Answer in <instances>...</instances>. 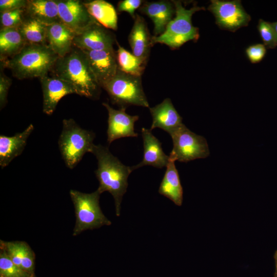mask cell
<instances>
[{
	"label": "cell",
	"instance_id": "6da1fadb",
	"mask_svg": "<svg viewBox=\"0 0 277 277\" xmlns=\"http://www.w3.org/2000/svg\"><path fill=\"white\" fill-rule=\"evenodd\" d=\"M91 153L97 161V168L95 171L99 182L97 190L101 194L105 191L111 194L114 200L116 215L119 216L122 198L128 185V177L133 170L131 167L121 162L106 146L94 144Z\"/></svg>",
	"mask_w": 277,
	"mask_h": 277
},
{
	"label": "cell",
	"instance_id": "7a4b0ae2",
	"mask_svg": "<svg viewBox=\"0 0 277 277\" xmlns=\"http://www.w3.org/2000/svg\"><path fill=\"white\" fill-rule=\"evenodd\" d=\"M52 71L54 76L70 83L76 94L96 98L100 88L84 52L74 46L63 57H58Z\"/></svg>",
	"mask_w": 277,
	"mask_h": 277
},
{
	"label": "cell",
	"instance_id": "3957f363",
	"mask_svg": "<svg viewBox=\"0 0 277 277\" xmlns=\"http://www.w3.org/2000/svg\"><path fill=\"white\" fill-rule=\"evenodd\" d=\"M58 57L46 44H27L3 65L19 80L40 78L51 71Z\"/></svg>",
	"mask_w": 277,
	"mask_h": 277
},
{
	"label": "cell",
	"instance_id": "277c9868",
	"mask_svg": "<svg viewBox=\"0 0 277 277\" xmlns=\"http://www.w3.org/2000/svg\"><path fill=\"white\" fill-rule=\"evenodd\" d=\"M175 8V17L168 24L165 31L159 36H152V46L160 43L171 49L179 48L190 41H196L199 37V28L192 23V16L205 8L194 6L190 9L184 7L181 1H172Z\"/></svg>",
	"mask_w": 277,
	"mask_h": 277
},
{
	"label": "cell",
	"instance_id": "5b68a950",
	"mask_svg": "<svg viewBox=\"0 0 277 277\" xmlns=\"http://www.w3.org/2000/svg\"><path fill=\"white\" fill-rule=\"evenodd\" d=\"M95 134L82 128L72 118L63 121V128L58 139V147L67 167L76 166L87 152H91Z\"/></svg>",
	"mask_w": 277,
	"mask_h": 277
},
{
	"label": "cell",
	"instance_id": "8992f818",
	"mask_svg": "<svg viewBox=\"0 0 277 277\" xmlns=\"http://www.w3.org/2000/svg\"><path fill=\"white\" fill-rule=\"evenodd\" d=\"M69 194L74 205L75 215V224L72 232L73 236L87 230L97 229L103 226L111 224L100 206L101 193L97 189L90 193L71 189Z\"/></svg>",
	"mask_w": 277,
	"mask_h": 277
},
{
	"label": "cell",
	"instance_id": "52a82bcc",
	"mask_svg": "<svg viewBox=\"0 0 277 277\" xmlns=\"http://www.w3.org/2000/svg\"><path fill=\"white\" fill-rule=\"evenodd\" d=\"M113 103L121 108L134 105L149 108L141 76L126 73L119 68L115 75L103 87Z\"/></svg>",
	"mask_w": 277,
	"mask_h": 277
},
{
	"label": "cell",
	"instance_id": "ba28073f",
	"mask_svg": "<svg viewBox=\"0 0 277 277\" xmlns=\"http://www.w3.org/2000/svg\"><path fill=\"white\" fill-rule=\"evenodd\" d=\"M170 135L173 147L169 157L174 161L186 163L210 154L206 138L192 132L184 124Z\"/></svg>",
	"mask_w": 277,
	"mask_h": 277
},
{
	"label": "cell",
	"instance_id": "9c48e42d",
	"mask_svg": "<svg viewBox=\"0 0 277 277\" xmlns=\"http://www.w3.org/2000/svg\"><path fill=\"white\" fill-rule=\"evenodd\" d=\"M210 2L208 9L214 15L216 23L221 28L233 32L248 25L251 17L240 1Z\"/></svg>",
	"mask_w": 277,
	"mask_h": 277
},
{
	"label": "cell",
	"instance_id": "30bf717a",
	"mask_svg": "<svg viewBox=\"0 0 277 277\" xmlns=\"http://www.w3.org/2000/svg\"><path fill=\"white\" fill-rule=\"evenodd\" d=\"M115 41L112 34L98 22L93 23L75 34L73 46L81 50H114Z\"/></svg>",
	"mask_w": 277,
	"mask_h": 277
},
{
	"label": "cell",
	"instance_id": "8fae6325",
	"mask_svg": "<svg viewBox=\"0 0 277 277\" xmlns=\"http://www.w3.org/2000/svg\"><path fill=\"white\" fill-rule=\"evenodd\" d=\"M62 23L75 34L97 22L89 13L84 2L78 0L56 1Z\"/></svg>",
	"mask_w": 277,
	"mask_h": 277
},
{
	"label": "cell",
	"instance_id": "7c38bea8",
	"mask_svg": "<svg viewBox=\"0 0 277 277\" xmlns=\"http://www.w3.org/2000/svg\"><path fill=\"white\" fill-rule=\"evenodd\" d=\"M86 55L90 68L102 88L116 74L118 68L114 50H82Z\"/></svg>",
	"mask_w": 277,
	"mask_h": 277
},
{
	"label": "cell",
	"instance_id": "4fadbf2b",
	"mask_svg": "<svg viewBox=\"0 0 277 277\" xmlns=\"http://www.w3.org/2000/svg\"><path fill=\"white\" fill-rule=\"evenodd\" d=\"M103 105L108 111L107 142L111 144L115 140L125 137H136L134 131V124L138 120V115H130L126 112V108L116 110L108 104Z\"/></svg>",
	"mask_w": 277,
	"mask_h": 277
},
{
	"label": "cell",
	"instance_id": "5bb4252c",
	"mask_svg": "<svg viewBox=\"0 0 277 277\" xmlns=\"http://www.w3.org/2000/svg\"><path fill=\"white\" fill-rule=\"evenodd\" d=\"M43 91V111L51 115L62 98L70 94H76L74 87L68 82L56 76L47 75L40 78Z\"/></svg>",
	"mask_w": 277,
	"mask_h": 277
},
{
	"label": "cell",
	"instance_id": "9a60e30c",
	"mask_svg": "<svg viewBox=\"0 0 277 277\" xmlns=\"http://www.w3.org/2000/svg\"><path fill=\"white\" fill-rule=\"evenodd\" d=\"M149 110L152 117L151 130L159 128L170 134L184 124L182 117L169 98H166L160 104L149 108Z\"/></svg>",
	"mask_w": 277,
	"mask_h": 277
},
{
	"label": "cell",
	"instance_id": "2e32d148",
	"mask_svg": "<svg viewBox=\"0 0 277 277\" xmlns=\"http://www.w3.org/2000/svg\"><path fill=\"white\" fill-rule=\"evenodd\" d=\"M139 10L147 15L154 25L153 33L155 36L162 34L166 27L173 19L175 8L172 1H159L145 2Z\"/></svg>",
	"mask_w": 277,
	"mask_h": 277
},
{
	"label": "cell",
	"instance_id": "e0dca14e",
	"mask_svg": "<svg viewBox=\"0 0 277 277\" xmlns=\"http://www.w3.org/2000/svg\"><path fill=\"white\" fill-rule=\"evenodd\" d=\"M141 133L144 146L143 158L138 164L131 167L132 170L146 165L158 168L166 167L169 161V156L164 152L161 143L153 135L150 129L143 128Z\"/></svg>",
	"mask_w": 277,
	"mask_h": 277
},
{
	"label": "cell",
	"instance_id": "ac0fdd59",
	"mask_svg": "<svg viewBox=\"0 0 277 277\" xmlns=\"http://www.w3.org/2000/svg\"><path fill=\"white\" fill-rule=\"evenodd\" d=\"M34 130V126L30 124L23 131L13 136L0 135V166L7 167L11 161L22 154L27 141Z\"/></svg>",
	"mask_w": 277,
	"mask_h": 277
},
{
	"label": "cell",
	"instance_id": "d6986e66",
	"mask_svg": "<svg viewBox=\"0 0 277 277\" xmlns=\"http://www.w3.org/2000/svg\"><path fill=\"white\" fill-rule=\"evenodd\" d=\"M134 23L128 36L132 53L136 56L147 62L151 47V36L145 19L136 14Z\"/></svg>",
	"mask_w": 277,
	"mask_h": 277
},
{
	"label": "cell",
	"instance_id": "ffe728a7",
	"mask_svg": "<svg viewBox=\"0 0 277 277\" xmlns=\"http://www.w3.org/2000/svg\"><path fill=\"white\" fill-rule=\"evenodd\" d=\"M75 34L62 23L48 25L46 27V44L59 57H63L72 49Z\"/></svg>",
	"mask_w": 277,
	"mask_h": 277
},
{
	"label": "cell",
	"instance_id": "44dd1931",
	"mask_svg": "<svg viewBox=\"0 0 277 277\" xmlns=\"http://www.w3.org/2000/svg\"><path fill=\"white\" fill-rule=\"evenodd\" d=\"M1 249L5 251L15 265L34 274L35 254L27 243L22 241H1Z\"/></svg>",
	"mask_w": 277,
	"mask_h": 277
},
{
	"label": "cell",
	"instance_id": "7402d4cb",
	"mask_svg": "<svg viewBox=\"0 0 277 277\" xmlns=\"http://www.w3.org/2000/svg\"><path fill=\"white\" fill-rule=\"evenodd\" d=\"M159 193L181 206L183 200V190L175 161L169 157L166 170L161 183Z\"/></svg>",
	"mask_w": 277,
	"mask_h": 277
},
{
	"label": "cell",
	"instance_id": "603a6c76",
	"mask_svg": "<svg viewBox=\"0 0 277 277\" xmlns=\"http://www.w3.org/2000/svg\"><path fill=\"white\" fill-rule=\"evenodd\" d=\"M25 10L29 17L35 19L46 25L62 23L56 1L29 0Z\"/></svg>",
	"mask_w": 277,
	"mask_h": 277
},
{
	"label": "cell",
	"instance_id": "cb8c5ba5",
	"mask_svg": "<svg viewBox=\"0 0 277 277\" xmlns=\"http://www.w3.org/2000/svg\"><path fill=\"white\" fill-rule=\"evenodd\" d=\"M90 14L107 29H117V16L113 6L104 0L84 2Z\"/></svg>",
	"mask_w": 277,
	"mask_h": 277
},
{
	"label": "cell",
	"instance_id": "d4e9b609",
	"mask_svg": "<svg viewBox=\"0 0 277 277\" xmlns=\"http://www.w3.org/2000/svg\"><path fill=\"white\" fill-rule=\"evenodd\" d=\"M27 44L18 27L2 28L0 31L1 61L13 56Z\"/></svg>",
	"mask_w": 277,
	"mask_h": 277
},
{
	"label": "cell",
	"instance_id": "484cf974",
	"mask_svg": "<svg viewBox=\"0 0 277 277\" xmlns=\"http://www.w3.org/2000/svg\"><path fill=\"white\" fill-rule=\"evenodd\" d=\"M116 43L118 45L116 59L118 68L126 73L141 76L147 63L126 50L117 42Z\"/></svg>",
	"mask_w": 277,
	"mask_h": 277
},
{
	"label": "cell",
	"instance_id": "4316f807",
	"mask_svg": "<svg viewBox=\"0 0 277 277\" xmlns=\"http://www.w3.org/2000/svg\"><path fill=\"white\" fill-rule=\"evenodd\" d=\"M47 25L29 17L18 27L27 44H46Z\"/></svg>",
	"mask_w": 277,
	"mask_h": 277
},
{
	"label": "cell",
	"instance_id": "83f0119b",
	"mask_svg": "<svg viewBox=\"0 0 277 277\" xmlns=\"http://www.w3.org/2000/svg\"><path fill=\"white\" fill-rule=\"evenodd\" d=\"M33 275L15 265L5 251L1 249L0 276L30 277Z\"/></svg>",
	"mask_w": 277,
	"mask_h": 277
},
{
	"label": "cell",
	"instance_id": "f1b7e54d",
	"mask_svg": "<svg viewBox=\"0 0 277 277\" xmlns=\"http://www.w3.org/2000/svg\"><path fill=\"white\" fill-rule=\"evenodd\" d=\"M258 29L266 48H274L277 46V36L271 23L261 19Z\"/></svg>",
	"mask_w": 277,
	"mask_h": 277
},
{
	"label": "cell",
	"instance_id": "f546056e",
	"mask_svg": "<svg viewBox=\"0 0 277 277\" xmlns=\"http://www.w3.org/2000/svg\"><path fill=\"white\" fill-rule=\"evenodd\" d=\"M25 8H19L1 13L2 28L19 27L23 22Z\"/></svg>",
	"mask_w": 277,
	"mask_h": 277
},
{
	"label": "cell",
	"instance_id": "4dcf8cb0",
	"mask_svg": "<svg viewBox=\"0 0 277 277\" xmlns=\"http://www.w3.org/2000/svg\"><path fill=\"white\" fill-rule=\"evenodd\" d=\"M246 55L253 64L261 62L266 53V47L264 44H256L249 46L246 50Z\"/></svg>",
	"mask_w": 277,
	"mask_h": 277
},
{
	"label": "cell",
	"instance_id": "1f68e13d",
	"mask_svg": "<svg viewBox=\"0 0 277 277\" xmlns=\"http://www.w3.org/2000/svg\"><path fill=\"white\" fill-rule=\"evenodd\" d=\"M142 0H123L118 3L117 10L119 12H126L129 13L134 19L135 17V11L140 8L143 4Z\"/></svg>",
	"mask_w": 277,
	"mask_h": 277
},
{
	"label": "cell",
	"instance_id": "d6a6232c",
	"mask_svg": "<svg viewBox=\"0 0 277 277\" xmlns=\"http://www.w3.org/2000/svg\"><path fill=\"white\" fill-rule=\"evenodd\" d=\"M11 84V80L3 71L0 74V107L2 109L7 104L9 89Z\"/></svg>",
	"mask_w": 277,
	"mask_h": 277
},
{
	"label": "cell",
	"instance_id": "836d02e7",
	"mask_svg": "<svg viewBox=\"0 0 277 277\" xmlns=\"http://www.w3.org/2000/svg\"><path fill=\"white\" fill-rule=\"evenodd\" d=\"M27 1L25 0H1L0 11H4L12 10L19 8H25Z\"/></svg>",
	"mask_w": 277,
	"mask_h": 277
},
{
	"label": "cell",
	"instance_id": "e575fe53",
	"mask_svg": "<svg viewBox=\"0 0 277 277\" xmlns=\"http://www.w3.org/2000/svg\"><path fill=\"white\" fill-rule=\"evenodd\" d=\"M271 25L275 32V33L277 36V22L271 23Z\"/></svg>",
	"mask_w": 277,
	"mask_h": 277
},
{
	"label": "cell",
	"instance_id": "d590c367",
	"mask_svg": "<svg viewBox=\"0 0 277 277\" xmlns=\"http://www.w3.org/2000/svg\"><path fill=\"white\" fill-rule=\"evenodd\" d=\"M274 259L275 261L276 269H277V249L276 250L274 254Z\"/></svg>",
	"mask_w": 277,
	"mask_h": 277
},
{
	"label": "cell",
	"instance_id": "8d00e7d4",
	"mask_svg": "<svg viewBox=\"0 0 277 277\" xmlns=\"http://www.w3.org/2000/svg\"><path fill=\"white\" fill-rule=\"evenodd\" d=\"M274 277H277V269H275L274 274Z\"/></svg>",
	"mask_w": 277,
	"mask_h": 277
},
{
	"label": "cell",
	"instance_id": "74e56055",
	"mask_svg": "<svg viewBox=\"0 0 277 277\" xmlns=\"http://www.w3.org/2000/svg\"><path fill=\"white\" fill-rule=\"evenodd\" d=\"M30 277H34V275H32V276H30Z\"/></svg>",
	"mask_w": 277,
	"mask_h": 277
},
{
	"label": "cell",
	"instance_id": "f35d334b",
	"mask_svg": "<svg viewBox=\"0 0 277 277\" xmlns=\"http://www.w3.org/2000/svg\"><path fill=\"white\" fill-rule=\"evenodd\" d=\"M0 277H1V276H0Z\"/></svg>",
	"mask_w": 277,
	"mask_h": 277
}]
</instances>
